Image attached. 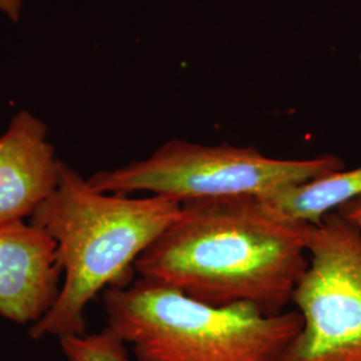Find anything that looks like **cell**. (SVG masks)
I'll list each match as a JSON object with an SVG mask.
<instances>
[{
    "instance_id": "cell-8",
    "label": "cell",
    "mask_w": 361,
    "mask_h": 361,
    "mask_svg": "<svg viewBox=\"0 0 361 361\" xmlns=\"http://www.w3.org/2000/svg\"><path fill=\"white\" fill-rule=\"evenodd\" d=\"M361 195V166L341 170L304 185L264 198L288 219L317 225L325 214L335 212Z\"/></svg>"
},
{
    "instance_id": "cell-7",
    "label": "cell",
    "mask_w": 361,
    "mask_h": 361,
    "mask_svg": "<svg viewBox=\"0 0 361 361\" xmlns=\"http://www.w3.org/2000/svg\"><path fill=\"white\" fill-rule=\"evenodd\" d=\"M61 166L44 122L19 111L0 135V228L31 219L58 186Z\"/></svg>"
},
{
    "instance_id": "cell-5",
    "label": "cell",
    "mask_w": 361,
    "mask_h": 361,
    "mask_svg": "<svg viewBox=\"0 0 361 361\" xmlns=\"http://www.w3.org/2000/svg\"><path fill=\"white\" fill-rule=\"evenodd\" d=\"M292 302L301 331L279 361H361V229L337 210L310 225Z\"/></svg>"
},
{
    "instance_id": "cell-4",
    "label": "cell",
    "mask_w": 361,
    "mask_h": 361,
    "mask_svg": "<svg viewBox=\"0 0 361 361\" xmlns=\"http://www.w3.org/2000/svg\"><path fill=\"white\" fill-rule=\"evenodd\" d=\"M344 169V161L335 155L277 159L252 146H204L171 140L149 158L98 171L89 182L104 193L147 192L183 204L244 195L268 198Z\"/></svg>"
},
{
    "instance_id": "cell-2",
    "label": "cell",
    "mask_w": 361,
    "mask_h": 361,
    "mask_svg": "<svg viewBox=\"0 0 361 361\" xmlns=\"http://www.w3.org/2000/svg\"><path fill=\"white\" fill-rule=\"evenodd\" d=\"M180 210V202L162 195L99 192L62 162L58 186L30 222L55 241L63 285L30 336L86 335L85 310L91 300L110 286L128 285L135 261Z\"/></svg>"
},
{
    "instance_id": "cell-10",
    "label": "cell",
    "mask_w": 361,
    "mask_h": 361,
    "mask_svg": "<svg viewBox=\"0 0 361 361\" xmlns=\"http://www.w3.org/2000/svg\"><path fill=\"white\" fill-rule=\"evenodd\" d=\"M337 212L361 229V195L338 207Z\"/></svg>"
},
{
    "instance_id": "cell-6",
    "label": "cell",
    "mask_w": 361,
    "mask_h": 361,
    "mask_svg": "<svg viewBox=\"0 0 361 361\" xmlns=\"http://www.w3.org/2000/svg\"><path fill=\"white\" fill-rule=\"evenodd\" d=\"M62 269L51 237L31 222L0 228V314L37 323L61 292Z\"/></svg>"
},
{
    "instance_id": "cell-9",
    "label": "cell",
    "mask_w": 361,
    "mask_h": 361,
    "mask_svg": "<svg viewBox=\"0 0 361 361\" xmlns=\"http://www.w3.org/2000/svg\"><path fill=\"white\" fill-rule=\"evenodd\" d=\"M68 361H129L126 344L107 326L94 335L59 338Z\"/></svg>"
},
{
    "instance_id": "cell-11",
    "label": "cell",
    "mask_w": 361,
    "mask_h": 361,
    "mask_svg": "<svg viewBox=\"0 0 361 361\" xmlns=\"http://www.w3.org/2000/svg\"><path fill=\"white\" fill-rule=\"evenodd\" d=\"M0 11L6 13L13 22L19 20L22 11V0H0Z\"/></svg>"
},
{
    "instance_id": "cell-1",
    "label": "cell",
    "mask_w": 361,
    "mask_h": 361,
    "mask_svg": "<svg viewBox=\"0 0 361 361\" xmlns=\"http://www.w3.org/2000/svg\"><path fill=\"white\" fill-rule=\"evenodd\" d=\"M310 225L259 197L183 202L134 269L209 305L247 302L280 314L308 268Z\"/></svg>"
},
{
    "instance_id": "cell-3",
    "label": "cell",
    "mask_w": 361,
    "mask_h": 361,
    "mask_svg": "<svg viewBox=\"0 0 361 361\" xmlns=\"http://www.w3.org/2000/svg\"><path fill=\"white\" fill-rule=\"evenodd\" d=\"M107 328L140 361H279L302 326L298 312L209 305L140 277L104 289Z\"/></svg>"
}]
</instances>
